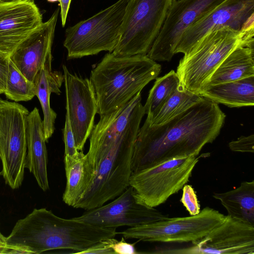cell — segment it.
<instances>
[{
    "label": "cell",
    "mask_w": 254,
    "mask_h": 254,
    "mask_svg": "<svg viewBox=\"0 0 254 254\" xmlns=\"http://www.w3.org/2000/svg\"><path fill=\"white\" fill-rule=\"evenodd\" d=\"M52 55L47 59L36 75L34 81L35 96L38 98L43 111V120L45 138L46 142L55 130V123L57 115L50 106L52 93L60 95V88L64 82V75L60 71H52Z\"/></svg>",
    "instance_id": "d6986e66"
},
{
    "label": "cell",
    "mask_w": 254,
    "mask_h": 254,
    "mask_svg": "<svg viewBox=\"0 0 254 254\" xmlns=\"http://www.w3.org/2000/svg\"><path fill=\"white\" fill-rule=\"evenodd\" d=\"M136 243L130 244L126 242L123 237L121 241L116 240L111 248L115 254H138L135 248Z\"/></svg>",
    "instance_id": "4dcf8cb0"
},
{
    "label": "cell",
    "mask_w": 254,
    "mask_h": 254,
    "mask_svg": "<svg viewBox=\"0 0 254 254\" xmlns=\"http://www.w3.org/2000/svg\"><path fill=\"white\" fill-rule=\"evenodd\" d=\"M29 113L16 102L0 98V158L5 183L12 189L19 188L26 168V118Z\"/></svg>",
    "instance_id": "ba28073f"
},
{
    "label": "cell",
    "mask_w": 254,
    "mask_h": 254,
    "mask_svg": "<svg viewBox=\"0 0 254 254\" xmlns=\"http://www.w3.org/2000/svg\"><path fill=\"white\" fill-rule=\"evenodd\" d=\"M18 0H0V2H13L15 1H17ZM34 1V0H31Z\"/></svg>",
    "instance_id": "e575fe53"
},
{
    "label": "cell",
    "mask_w": 254,
    "mask_h": 254,
    "mask_svg": "<svg viewBox=\"0 0 254 254\" xmlns=\"http://www.w3.org/2000/svg\"><path fill=\"white\" fill-rule=\"evenodd\" d=\"M199 161L197 155L169 159L132 173L131 186L140 203L155 208L165 203L189 182Z\"/></svg>",
    "instance_id": "52a82bcc"
},
{
    "label": "cell",
    "mask_w": 254,
    "mask_h": 254,
    "mask_svg": "<svg viewBox=\"0 0 254 254\" xmlns=\"http://www.w3.org/2000/svg\"><path fill=\"white\" fill-rule=\"evenodd\" d=\"M27 154L26 168L32 173L40 188L44 191L49 189L47 172L48 154L43 120L35 107L26 118Z\"/></svg>",
    "instance_id": "e0dca14e"
},
{
    "label": "cell",
    "mask_w": 254,
    "mask_h": 254,
    "mask_svg": "<svg viewBox=\"0 0 254 254\" xmlns=\"http://www.w3.org/2000/svg\"><path fill=\"white\" fill-rule=\"evenodd\" d=\"M213 197L219 200L228 216L254 225V181H245L239 187L226 192H214Z\"/></svg>",
    "instance_id": "44dd1931"
},
{
    "label": "cell",
    "mask_w": 254,
    "mask_h": 254,
    "mask_svg": "<svg viewBox=\"0 0 254 254\" xmlns=\"http://www.w3.org/2000/svg\"><path fill=\"white\" fill-rule=\"evenodd\" d=\"M245 32L222 26L197 41L177 67L180 87L199 94L220 64L242 43Z\"/></svg>",
    "instance_id": "277c9868"
},
{
    "label": "cell",
    "mask_w": 254,
    "mask_h": 254,
    "mask_svg": "<svg viewBox=\"0 0 254 254\" xmlns=\"http://www.w3.org/2000/svg\"><path fill=\"white\" fill-rule=\"evenodd\" d=\"M4 94L7 99L16 102L28 101L35 96L34 82L28 80L18 70L10 60Z\"/></svg>",
    "instance_id": "d4e9b609"
},
{
    "label": "cell",
    "mask_w": 254,
    "mask_h": 254,
    "mask_svg": "<svg viewBox=\"0 0 254 254\" xmlns=\"http://www.w3.org/2000/svg\"><path fill=\"white\" fill-rule=\"evenodd\" d=\"M9 55L0 51V94L4 93L9 72Z\"/></svg>",
    "instance_id": "f546056e"
},
{
    "label": "cell",
    "mask_w": 254,
    "mask_h": 254,
    "mask_svg": "<svg viewBox=\"0 0 254 254\" xmlns=\"http://www.w3.org/2000/svg\"><path fill=\"white\" fill-rule=\"evenodd\" d=\"M224 0H175L146 55L155 61H170L185 31Z\"/></svg>",
    "instance_id": "30bf717a"
},
{
    "label": "cell",
    "mask_w": 254,
    "mask_h": 254,
    "mask_svg": "<svg viewBox=\"0 0 254 254\" xmlns=\"http://www.w3.org/2000/svg\"><path fill=\"white\" fill-rule=\"evenodd\" d=\"M203 98L200 94L179 86L154 116L146 120L151 126L162 124L185 112Z\"/></svg>",
    "instance_id": "7402d4cb"
},
{
    "label": "cell",
    "mask_w": 254,
    "mask_h": 254,
    "mask_svg": "<svg viewBox=\"0 0 254 254\" xmlns=\"http://www.w3.org/2000/svg\"><path fill=\"white\" fill-rule=\"evenodd\" d=\"M168 215L140 203L129 186L112 202L90 210L74 218L100 227H129L168 219Z\"/></svg>",
    "instance_id": "8fae6325"
},
{
    "label": "cell",
    "mask_w": 254,
    "mask_h": 254,
    "mask_svg": "<svg viewBox=\"0 0 254 254\" xmlns=\"http://www.w3.org/2000/svg\"><path fill=\"white\" fill-rule=\"evenodd\" d=\"M66 96V110L78 151H83L94 126L98 113L95 93L91 81L69 71L63 65Z\"/></svg>",
    "instance_id": "4fadbf2b"
},
{
    "label": "cell",
    "mask_w": 254,
    "mask_h": 254,
    "mask_svg": "<svg viewBox=\"0 0 254 254\" xmlns=\"http://www.w3.org/2000/svg\"><path fill=\"white\" fill-rule=\"evenodd\" d=\"M71 0H61L60 4V15L62 26L64 27L66 23L67 14L69 11Z\"/></svg>",
    "instance_id": "1f68e13d"
},
{
    "label": "cell",
    "mask_w": 254,
    "mask_h": 254,
    "mask_svg": "<svg viewBox=\"0 0 254 254\" xmlns=\"http://www.w3.org/2000/svg\"><path fill=\"white\" fill-rule=\"evenodd\" d=\"M222 26L244 32L254 29V0H224L185 31L175 54H185L204 35Z\"/></svg>",
    "instance_id": "7c38bea8"
},
{
    "label": "cell",
    "mask_w": 254,
    "mask_h": 254,
    "mask_svg": "<svg viewBox=\"0 0 254 254\" xmlns=\"http://www.w3.org/2000/svg\"><path fill=\"white\" fill-rule=\"evenodd\" d=\"M43 23L34 1L0 2V51L10 55Z\"/></svg>",
    "instance_id": "9a60e30c"
},
{
    "label": "cell",
    "mask_w": 254,
    "mask_h": 254,
    "mask_svg": "<svg viewBox=\"0 0 254 254\" xmlns=\"http://www.w3.org/2000/svg\"><path fill=\"white\" fill-rule=\"evenodd\" d=\"M59 8L51 17L31 33L10 55L9 58L18 70L34 82L38 71L49 57L52 46Z\"/></svg>",
    "instance_id": "2e32d148"
},
{
    "label": "cell",
    "mask_w": 254,
    "mask_h": 254,
    "mask_svg": "<svg viewBox=\"0 0 254 254\" xmlns=\"http://www.w3.org/2000/svg\"><path fill=\"white\" fill-rule=\"evenodd\" d=\"M63 140L64 144V156L75 157L78 155L74 137L72 130L68 111L66 110L64 127L63 129Z\"/></svg>",
    "instance_id": "484cf974"
},
{
    "label": "cell",
    "mask_w": 254,
    "mask_h": 254,
    "mask_svg": "<svg viewBox=\"0 0 254 254\" xmlns=\"http://www.w3.org/2000/svg\"><path fill=\"white\" fill-rule=\"evenodd\" d=\"M117 228L97 227L74 218L59 217L45 208L34 209L18 220L9 236L7 246L29 254L66 249L79 252L103 240L114 238Z\"/></svg>",
    "instance_id": "7a4b0ae2"
},
{
    "label": "cell",
    "mask_w": 254,
    "mask_h": 254,
    "mask_svg": "<svg viewBox=\"0 0 254 254\" xmlns=\"http://www.w3.org/2000/svg\"><path fill=\"white\" fill-rule=\"evenodd\" d=\"M181 201L191 216L195 215L200 211V204L196 193L191 185L186 184L183 189Z\"/></svg>",
    "instance_id": "4316f807"
},
{
    "label": "cell",
    "mask_w": 254,
    "mask_h": 254,
    "mask_svg": "<svg viewBox=\"0 0 254 254\" xmlns=\"http://www.w3.org/2000/svg\"><path fill=\"white\" fill-rule=\"evenodd\" d=\"M116 240L114 238L103 240L78 254H115L111 246Z\"/></svg>",
    "instance_id": "f1b7e54d"
},
{
    "label": "cell",
    "mask_w": 254,
    "mask_h": 254,
    "mask_svg": "<svg viewBox=\"0 0 254 254\" xmlns=\"http://www.w3.org/2000/svg\"><path fill=\"white\" fill-rule=\"evenodd\" d=\"M176 0H129L119 42L112 52L119 56L146 55Z\"/></svg>",
    "instance_id": "8992f818"
},
{
    "label": "cell",
    "mask_w": 254,
    "mask_h": 254,
    "mask_svg": "<svg viewBox=\"0 0 254 254\" xmlns=\"http://www.w3.org/2000/svg\"><path fill=\"white\" fill-rule=\"evenodd\" d=\"M129 0H118L91 17L65 30L64 46L67 59H79L113 52L120 37L121 27Z\"/></svg>",
    "instance_id": "5b68a950"
},
{
    "label": "cell",
    "mask_w": 254,
    "mask_h": 254,
    "mask_svg": "<svg viewBox=\"0 0 254 254\" xmlns=\"http://www.w3.org/2000/svg\"><path fill=\"white\" fill-rule=\"evenodd\" d=\"M251 76H254V39L243 37L214 71L205 88Z\"/></svg>",
    "instance_id": "ac0fdd59"
},
{
    "label": "cell",
    "mask_w": 254,
    "mask_h": 254,
    "mask_svg": "<svg viewBox=\"0 0 254 254\" xmlns=\"http://www.w3.org/2000/svg\"><path fill=\"white\" fill-rule=\"evenodd\" d=\"M192 244L187 253L254 254V225L226 215L221 224Z\"/></svg>",
    "instance_id": "5bb4252c"
},
{
    "label": "cell",
    "mask_w": 254,
    "mask_h": 254,
    "mask_svg": "<svg viewBox=\"0 0 254 254\" xmlns=\"http://www.w3.org/2000/svg\"><path fill=\"white\" fill-rule=\"evenodd\" d=\"M47 0L50 2H56L57 1H59L60 2L61 0Z\"/></svg>",
    "instance_id": "d590c367"
},
{
    "label": "cell",
    "mask_w": 254,
    "mask_h": 254,
    "mask_svg": "<svg viewBox=\"0 0 254 254\" xmlns=\"http://www.w3.org/2000/svg\"><path fill=\"white\" fill-rule=\"evenodd\" d=\"M84 161L85 154L83 151H80L78 155L75 157L64 156L66 183L63 200L73 207L82 193Z\"/></svg>",
    "instance_id": "603a6c76"
},
{
    "label": "cell",
    "mask_w": 254,
    "mask_h": 254,
    "mask_svg": "<svg viewBox=\"0 0 254 254\" xmlns=\"http://www.w3.org/2000/svg\"><path fill=\"white\" fill-rule=\"evenodd\" d=\"M229 147L234 152L254 153V135L242 136L230 142Z\"/></svg>",
    "instance_id": "83f0119b"
},
{
    "label": "cell",
    "mask_w": 254,
    "mask_h": 254,
    "mask_svg": "<svg viewBox=\"0 0 254 254\" xmlns=\"http://www.w3.org/2000/svg\"><path fill=\"white\" fill-rule=\"evenodd\" d=\"M226 216L205 207L195 215L175 217L129 227L118 233L125 239L150 242L187 243L199 240L221 224Z\"/></svg>",
    "instance_id": "9c48e42d"
},
{
    "label": "cell",
    "mask_w": 254,
    "mask_h": 254,
    "mask_svg": "<svg viewBox=\"0 0 254 254\" xmlns=\"http://www.w3.org/2000/svg\"><path fill=\"white\" fill-rule=\"evenodd\" d=\"M161 70L160 64L146 55L119 56L106 54L91 72L98 114H110L128 102Z\"/></svg>",
    "instance_id": "3957f363"
},
{
    "label": "cell",
    "mask_w": 254,
    "mask_h": 254,
    "mask_svg": "<svg viewBox=\"0 0 254 254\" xmlns=\"http://www.w3.org/2000/svg\"><path fill=\"white\" fill-rule=\"evenodd\" d=\"M226 116L203 97L185 112L159 125L145 120L134 143L131 174L175 158L198 155L219 135Z\"/></svg>",
    "instance_id": "6da1fadb"
},
{
    "label": "cell",
    "mask_w": 254,
    "mask_h": 254,
    "mask_svg": "<svg viewBox=\"0 0 254 254\" xmlns=\"http://www.w3.org/2000/svg\"><path fill=\"white\" fill-rule=\"evenodd\" d=\"M199 94L229 107L254 105V76L208 86Z\"/></svg>",
    "instance_id": "ffe728a7"
},
{
    "label": "cell",
    "mask_w": 254,
    "mask_h": 254,
    "mask_svg": "<svg viewBox=\"0 0 254 254\" xmlns=\"http://www.w3.org/2000/svg\"><path fill=\"white\" fill-rule=\"evenodd\" d=\"M179 86L178 76L173 70L156 78L143 106L144 113L147 115L146 119L150 120L154 116Z\"/></svg>",
    "instance_id": "cb8c5ba5"
},
{
    "label": "cell",
    "mask_w": 254,
    "mask_h": 254,
    "mask_svg": "<svg viewBox=\"0 0 254 254\" xmlns=\"http://www.w3.org/2000/svg\"><path fill=\"white\" fill-rule=\"evenodd\" d=\"M8 246L0 247V254H6Z\"/></svg>",
    "instance_id": "836d02e7"
},
{
    "label": "cell",
    "mask_w": 254,
    "mask_h": 254,
    "mask_svg": "<svg viewBox=\"0 0 254 254\" xmlns=\"http://www.w3.org/2000/svg\"><path fill=\"white\" fill-rule=\"evenodd\" d=\"M6 237L4 236L0 231V247H6Z\"/></svg>",
    "instance_id": "d6a6232c"
}]
</instances>
